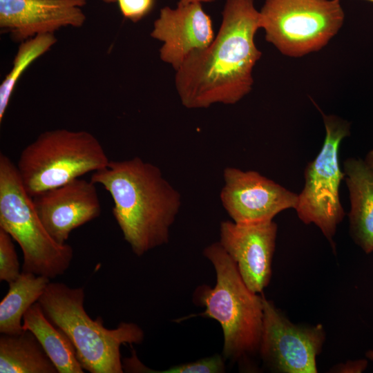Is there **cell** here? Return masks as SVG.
Returning <instances> with one entry per match:
<instances>
[{
	"label": "cell",
	"mask_w": 373,
	"mask_h": 373,
	"mask_svg": "<svg viewBox=\"0 0 373 373\" xmlns=\"http://www.w3.org/2000/svg\"><path fill=\"white\" fill-rule=\"evenodd\" d=\"M23 329L31 332L55 365L58 373H84L67 335L46 316L38 302L23 317Z\"/></svg>",
	"instance_id": "cell-16"
},
{
	"label": "cell",
	"mask_w": 373,
	"mask_h": 373,
	"mask_svg": "<svg viewBox=\"0 0 373 373\" xmlns=\"http://www.w3.org/2000/svg\"><path fill=\"white\" fill-rule=\"evenodd\" d=\"M86 0H0V27L15 40L53 34L65 26L80 27Z\"/></svg>",
	"instance_id": "cell-14"
},
{
	"label": "cell",
	"mask_w": 373,
	"mask_h": 373,
	"mask_svg": "<svg viewBox=\"0 0 373 373\" xmlns=\"http://www.w3.org/2000/svg\"><path fill=\"white\" fill-rule=\"evenodd\" d=\"M106 3H114V2H116L117 0H102Z\"/></svg>",
	"instance_id": "cell-27"
},
{
	"label": "cell",
	"mask_w": 373,
	"mask_h": 373,
	"mask_svg": "<svg viewBox=\"0 0 373 373\" xmlns=\"http://www.w3.org/2000/svg\"><path fill=\"white\" fill-rule=\"evenodd\" d=\"M110 162L98 139L86 131H44L21 152L16 164L32 197L59 187Z\"/></svg>",
	"instance_id": "cell-5"
},
{
	"label": "cell",
	"mask_w": 373,
	"mask_h": 373,
	"mask_svg": "<svg viewBox=\"0 0 373 373\" xmlns=\"http://www.w3.org/2000/svg\"><path fill=\"white\" fill-rule=\"evenodd\" d=\"M90 180L111 195L113 215L136 256L169 242L182 198L158 166L139 157L110 160Z\"/></svg>",
	"instance_id": "cell-2"
},
{
	"label": "cell",
	"mask_w": 373,
	"mask_h": 373,
	"mask_svg": "<svg viewBox=\"0 0 373 373\" xmlns=\"http://www.w3.org/2000/svg\"><path fill=\"white\" fill-rule=\"evenodd\" d=\"M216 274L213 287H198L194 300L205 307L200 316L217 321L223 332L222 356L233 361L258 352L263 321L262 295L251 291L236 264L219 242L203 250Z\"/></svg>",
	"instance_id": "cell-3"
},
{
	"label": "cell",
	"mask_w": 373,
	"mask_h": 373,
	"mask_svg": "<svg viewBox=\"0 0 373 373\" xmlns=\"http://www.w3.org/2000/svg\"><path fill=\"white\" fill-rule=\"evenodd\" d=\"M35 209L50 236L64 245L73 230L101 213L95 184L77 178L32 198Z\"/></svg>",
	"instance_id": "cell-12"
},
{
	"label": "cell",
	"mask_w": 373,
	"mask_h": 373,
	"mask_svg": "<svg viewBox=\"0 0 373 373\" xmlns=\"http://www.w3.org/2000/svg\"><path fill=\"white\" fill-rule=\"evenodd\" d=\"M364 161L369 169L373 173V149L370 150L366 155Z\"/></svg>",
	"instance_id": "cell-24"
},
{
	"label": "cell",
	"mask_w": 373,
	"mask_h": 373,
	"mask_svg": "<svg viewBox=\"0 0 373 373\" xmlns=\"http://www.w3.org/2000/svg\"><path fill=\"white\" fill-rule=\"evenodd\" d=\"M367 366V361L365 359L348 360L345 363L334 365L331 372L337 373H360L363 372Z\"/></svg>",
	"instance_id": "cell-23"
},
{
	"label": "cell",
	"mask_w": 373,
	"mask_h": 373,
	"mask_svg": "<svg viewBox=\"0 0 373 373\" xmlns=\"http://www.w3.org/2000/svg\"><path fill=\"white\" fill-rule=\"evenodd\" d=\"M373 3V0H366Z\"/></svg>",
	"instance_id": "cell-28"
},
{
	"label": "cell",
	"mask_w": 373,
	"mask_h": 373,
	"mask_svg": "<svg viewBox=\"0 0 373 373\" xmlns=\"http://www.w3.org/2000/svg\"><path fill=\"white\" fill-rule=\"evenodd\" d=\"M277 230L273 220L220 223L219 243L236 264L245 285L256 294L262 293L269 284Z\"/></svg>",
	"instance_id": "cell-11"
},
{
	"label": "cell",
	"mask_w": 373,
	"mask_h": 373,
	"mask_svg": "<svg viewBox=\"0 0 373 373\" xmlns=\"http://www.w3.org/2000/svg\"><path fill=\"white\" fill-rule=\"evenodd\" d=\"M366 356L373 361V350H369L368 352H366Z\"/></svg>",
	"instance_id": "cell-26"
},
{
	"label": "cell",
	"mask_w": 373,
	"mask_h": 373,
	"mask_svg": "<svg viewBox=\"0 0 373 373\" xmlns=\"http://www.w3.org/2000/svg\"><path fill=\"white\" fill-rule=\"evenodd\" d=\"M325 137L321 150L305 169V185L298 194L295 207L299 219L314 224L333 245L337 226L345 211L339 197V186L345 179L338 153L343 140L350 135V125L334 115L323 114Z\"/></svg>",
	"instance_id": "cell-8"
},
{
	"label": "cell",
	"mask_w": 373,
	"mask_h": 373,
	"mask_svg": "<svg viewBox=\"0 0 373 373\" xmlns=\"http://www.w3.org/2000/svg\"><path fill=\"white\" fill-rule=\"evenodd\" d=\"M21 273L12 238L0 229V280L9 284L15 280Z\"/></svg>",
	"instance_id": "cell-21"
},
{
	"label": "cell",
	"mask_w": 373,
	"mask_h": 373,
	"mask_svg": "<svg viewBox=\"0 0 373 373\" xmlns=\"http://www.w3.org/2000/svg\"><path fill=\"white\" fill-rule=\"evenodd\" d=\"M123 16L137 22L152 10L154 0H117Z\"/></svg>",
	"instance_id": "cell-22"
},
{
	"label": "cell",
	"mask_w": 373,
	"mask_h": 373,
	"mask_svg": "<svg viewBox=\"0 0 373 373\" xmlns=\"http://www.w3.org/2000/svg\"><path fill=\"white\" fill-rule=\"evenodd\" d=\"M53 34H41L23 41L19 46L12 68L0 85V122L2 121L15 85L25 70L55 43Z\"/></svg>",
	"instance_id": "cell-19"
},
{
	"label": "cell",
	"mask_w": 373,
	"mask_h": 373,
	"mask_svg": "<svg viewBox=\"0 0 373 373\" xmlns=\"http://www.w3.org/2000/svg\"><path fill=\"white\" fill-rule=\"evenodd\" d=\"M125 369L127 372L148 373H222L226 370L222 354H216L193 362L175 365L163 370H154L142 363L135 353L126 359Z\"/></svg>",
	"instance_id": "cell-20"
},
{
	"label": "cell",
	"mask_w": 373,
	"mask_h": 373,
	"mask_svg": "<svg viewBox=\"0 0 373 373\" xmlns=\"http://www.w3.org/2000/svg\"><path fill=\"white\" fill-rule=\"evenodd\" d=\"M344 20L341 0H265L259 11L267 41L294 58L326 46Z\"/></svg>",
	"instance_id": "cell-7"
},
{
	"label": "cell",
	"mask_w": 373,
	"mask_h": 373,
	"mask_svg": "<svg viewBox=\"0 0 373 373\" xmlns=\"http://www.w3.org/2000/svg\"><path fill=\"white\" fill-rule=\"evenodd\" d=\"M220 198L232 221L251 224L273 220L280 212L295 209L298 194L255 171L223 170Z\"/></svg>",
	"instance_id": "cell-10"
},
{
	"label": "cell",
	"mask_w": 373,
	"mask_h": 373,
	"mask_svg": "<svg viewBox=\"0 0 373 373\" xmlns=\"http://www.w3.org/2000/svg\"><path fill=\"white\" fill-rule=\"evenodd\" d=\"M222 15L211 44L192 52L175 70V88L187 108L234 104L252 89L253 70L262 55L255 44L259 11L254 0H227Z\"/></svg>",
	"instance_id": "cell-1"
},
{
	"label": "cell",
	"mask_w": 373,
	"mask_h": 373,
	"mask_svg": "<svg viewBox=\"0 0 373 373\" xmlns=\"http://www.w3.org/2000/svg\"><path fill=\"white\" fill-rule=\"evenodd\" d=\"M263 321L258 353L264 363L280 373H316V356L325 341L321 324L291 323L262 295Z\"/></svg>",
	"instance_id": "cell-9"
},
{
	"label": "cell",
	"mask_w": 373,
	"mask_h": 373,
	"mask_svg": "<svg viewBox=\"0 0 373 373\" xmlns=\"http://www.w3.org/2000/svg\"><path fill=\"white\" fill-rule=\"evenodd\" d=\"M0 373H58L35 336L28 330L0 336Z\"/></svg>",
	"instance_id": "cell-17"
},
{
	"label": "cell",
	"mask_w": 373,
	"mask_h": 373,
	"mask_svg": "<svg viewBox=\"0 0 373 373\" xmlns=\"http://www.w3.org/2000/svg\"><path fill=\"white\" fill-rule=\"evenodd\" d=\"M216 0H180L178 3V6H184L190 3H195V2H199V3H207V2H212Z\"/></svg>",
	"instance_id": "cell-25"
},
{
	"label": "cell",
	"mask_w": 373,
	"mask_h": 373,
	"mask_svg": "<svg viewBox=\"0 0 373 373\" xmlns=\"http://www.w3.org/2000/svg\"><path fill=\"white\" fill-rule=\"evenodd\" d=\"M349 191L350 230L356 245L366 254L373 252V173L361 158L350 157L343 163Z\"/></svg>",
	"instance_id": "cell-15"
},
{
	"label": "cell",
	"mask_w": 373,
	"mask_h": 373,
	"mask_svg": "<svg viewBox=\"0 0 373 373\" xmlns=\"http://www.w3.org/2000/svg\"><path fill=\"white\" fill-rule=\"evenodd\" d=\"M83 287H70L63 283L50 282L39 298L46 316L69 338L77 358L90 373H122V345L141 344L142 329L134 323H120L108 329L103 319H92L84 307Z\"/></svg>",
	"instance_id": "cell-4"
},
{
	"label": "cell",
	"mask_w": 373,
	"mask_h": 373,
	"mask_svg": "<svg viewBox=\"0 0 373 373\" xmlns=\"http://www.w3.org/2000/svg\"><path fill=\"white\" fill-rule=\"evenodd\" d=\"M0 229L6 231L23 252L22 271L55 278L70 265V245L57 243L41 222L17 171V166L0 154Z\"/></svg>",
	"instance_id": "cell-6"
},
{
	"label": "cell",
	"mask_w": 373,
	"mask_h": 373,
	"mask_svg": "<svg viewBox=\"0 0 373 373\" xmlns=\"http://www.w3.org/2000/svg\"><path fill=\"white\" fill-rule=\"evenodd\" d=\"M201 3L162 8L154 21L151 36L163 43L160 57L175 70L192 52L207 48L215 37L211 19Z\"/></svg>",
	"instance_id": "cell-13"
},
{
	"label": "cell",
	"mask_w": 373,
	"mask_h": 373,
	"mask_svg": "<svg viewBox=\"0 0 373 373\" xmlns=\"http://www.w3.org/2000/svg\"><path fill=\"white\" fill-rule=\"evenodd\" d=\"M50 278L33 273L21 271L20 276L9 283V289L0 303V333H22L23 317L26 311L46 290Z\"/></svg>",
	"instance_id": "cell-18"
}]
</instances>
